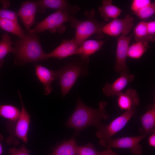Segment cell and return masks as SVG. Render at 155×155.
<instances>
[{
  "instance_id": "cell-21",
  "label": "cell",
  "mask_w": 155,
  "mask_h": 155,
  "mask_svg": "<svg viewBox=\"0 0 155 155\" xmlns=\"http://www.w3.org/2000/svg\"><path fill=\"white\" fill-rule=\"evenodd\" d=\"M77 146L75 141L72 138L59 145L52 155H75Z\"/></svg>"
},
{
  "instance_id": "cell-2",
  "label": "cell",
  "mask_w": 155,
  "mask_h": 155,
  "mask_svg": "<svg viewBox=\"0 0 155 155\" xmlns=\"http://www.w3.org/2000/svg\"><path fill=\"white\" fill-rule=\"evenodd\" d=\"M14 44L12 52L15 56L16 65L23 66L28 63L45 60V53L37 35L25 34Z\"/></svg>"
},
{
  "instance_id": "cell-24",
  "label": "cell",
  "mask_w": 155,
  "mask_h": 155,
  "mask_svg": "<svg viewBox=\"0 0 155 155\" xmlns=\"http://www.w3.org/2000/svg\"><path fill=\"white\" fill-rule=\"evenodd\" d=\"M13 44L7 32L2 36L0 41V69L3 65L5 57L9 53L12 52Z\"/></svg>"
},
{
  "instance_id": "cell-31",
  "label": "cell",
  "mask_w": 155,
  "mask_h": 155,
  "mask_svg": "<svg viewBox=\"0 0 155 155\" xmlns=\"http://www.w3.org/2000/svg\"><path fill=\"white\" fill-rule=\"evenodd\" d=\"M29 152L24 145L20 148L12 147L9 149L8 152L10 155H30Z\"/></svg>"
},
{
  "instance_id": "cell-19",
  "label": "cell",
  "mask_w": 155,
  "mask_h": 155,
  "mask_svg": "<svg viewBox=\"0 0 155 155\" xmlns=\"http://www.w3.org/2000/svg\"><path fill=\"white\" fill-rule=\"evenodd\" d=\"M112 0H103L98 11L106 22H109L111 19H115L120 14L122 10L112 4Z\"/></svg>"
},
{
  "instance_id": "cell-13",
  "label": "cell",
  "mask_w": 155,
  "mask_h": 155,
  "mask_svg": "<svg viewBox=\"0 0 155 155\" xmlns=\"http://www.w3.org/2000/svg\"><path fill=\"white\" fill-rule=\"evenodd\" d=\"M78 47L74 38L64 39L56 49L49 53H45V60L53 58L61 59L77 54Z\"/></svg>"
},
{
  "instance_id": "cell-25",
  "label": "cell",
  "mask_w": 155,
  "mask_h": 155,
  "mask_svg": "<svg viewBox=\"0 0 155 155\" xmlns=\"http://www.w3.org/2000/svg\"><path fill=\"white\" fill-rule=\"evenodd\" d=\"M134 35L136 42H149L146 22L145 20L140 22L135 27Z\"/></svg>"
},
{
  "instance_id": "cell-3",
  "label": "cell",
  "mask_w": 155,
  "mask_h": 155,
  "mask_svg": "<svg viewBox=\"0 0 155 155\" xmlns=\"http://www.w3.org/2000/svg\"><path fill=\"white\" fill-rule=\"evenodd\" d=\"M89 61L80 59L71 60L58 70L59 84L63 97L69 92L78 77L88 75Z\"/></svg>"
},
{
  "instance_id": "cell-23",
  "label": "cell",
  "mask_w": 155,
  "mask_h": 155,
  "mask_svg": "<svg viewBox=\"0 0 155 155\" xmlns=\"http://www.w3.org/2000/svg\"><path fill=\"white\" fill-rule=\"evenodd\" d=\"M21 111L16 107L9 104H0V116L15 122L18 119Z\"/></svg>"
},
{
  "instance_id": "cell-17",
  "label": "cell",
  "mask_w": 155,
  "mask_h": 155,
  "mask_svg": "<svg viewBox=\"0 0 155 155\" xmlns=\"http://www.w3.org/2000/svg\"><path fill=\"white\" fill-rule=\"evenodd\" d=\"M141 127L139 131L141 134L147 135L155 131V102L149 104L145 113L140 118Z\"/></svg>"
},
{
  "instance_id": "cell-26",
  "label": "cell",
  "mask_w": 155,
  "mask_h": 155,
  "mask_svg": "<svg viewBox=\"0 0 155 155\" xmlns=\"http://www.w3.org/2000/svg\"><path fill=\"white\" fill-rule=\"evenodd\" d=\"M155 13V3H151L133 13L142 20L148 19L153 16Z\"/></svg>"
},
{
  "instance_id": "cell-22",
  "label": "cell",
  "mask_w": 155,
  "mask_h": 155,
  "mask_svg": "<svg viewBox=\"0 0 155 155\" xmlns=\"http://www.w3.org/2000/svg\"><path fill=\"white\" fill-rule=\"evenodd\" d=\"M148 42L137 41L129 46L127 57L135 59H140L149 48Z\"/></svg>"
},
{
  "instance_id": "cell-9",
  "label": "cell",
  "mask_w": 155,
  "mask_h": 155,
  "mask_svg": "<svg viewBox=\"0 0 155 155\" xmlns=\"http://www.w3.org/2000/svg\"><path fill=\"white\" fill-rule=\"evenodd\" d=\"M134 19L128 14L121 19L116 18L105 24L102 28V33L117 37L122 34L127 36L132 28Z\"/></svg>"
},
{
  "instance_id": "cell-4",
  "label": "cell",
  "mask_w": 155,
  "mask_h": 155,
  "mask_svg": "<svg viewBox=\"0 0 155 155\" xmlns=\"http://www.w3.org/2000/svg\"><path fill=\"white\" fill-rule=\"evenodd\" d=\"M95 13L94 9H92L90 11H86L84 14L87 18L83 20H78L73 15L70 16L68 22L71 26L75 28L74 38L78 46L94 34H97L98 38L102 36L101 30L105 23L100 22L96 19Z\"/></svg>"
},
{
  "instance_id": "cell-12",
  "label": "cell",
  "mask_w": 155,
  "mask_h": 155,
  "mask_svg": "<svg viewBox=\"0 0 155 155\" xmlns=\"http://www.w3.org/2000/svg\"><path fill=\"white\" fill-rule=\"evenodd\" d=\"M120 75V76L112 83H107L103 87V92L106 96H117L135 78V75L130 73Z\"/></svg>"
},
{
  "instance_id": "cell-15",
  "label": "cell",
  "mask_w": 155,
  "mask_h": 155,
  "mask_svg": "<svg viewBox=\"0 0 155 155\" xmlns=\"http://www.w3.org/2000/svg\"><path fill=\"white\" fill-rule=\"evenodd\" d=\"M36 75L44 86L45 95L50 94L52 91L51 83L58 79V70H50L40 65H35Z\"/></svg>"
},
{
  "instance_id": "cell-29",
  "label": "cell",
  "mask_w": 155,
  "mask_h": 155,
  "mask_svg": "<svg viewBox=\"0 0 155 155\" xmlns=\"http://www.w3.org/2000/svg\"><path fill=\"white\" fill-rule=\"evenodd\" d=\"M151 3L150 0H133L132 2L131 9L133 12H135Z\"/></svg>"
},
{
  "instance_id": "cell-32",
  "label": "cell",
  "mask_w": 155,
  "mask_h": 155,
  "mask_svg": "<svg viewBox=\"0 0 155 155\" xmlns=\"http://www.w3.org/2000/svg\"><path fill=\"white\" fill-rule=\"evenodd\" d=\"M148 138V143L149 145L152 147H155V131L153 132Z\"/></svg>"
},
{
  "instance_id": "cell-7",
  "label": "cell",
  "mask_w": 155,
  "mask_h": 155,
  "mask_svg": "<svg viewBox=\"0 0 155 155\" xmlns=\"http://www.w3.org/2000/svg\"><path fill=\"white\" fill-rule=\"evenodd\" d=\"M71 14L68 11H57L36 24L33 29L28 32L27 34H36L47 30L51 33H63L66 29L64 24L68 21Z\"/></svg>"
},
{
  "instance_id": "cell-6",
  "label": "cell",
  "mask_w": 155,
  "mask_h": 155,
  "mask_svg": "<svg viewBox=\"0 0 155 155\" xmlns=\"http://www.w3.org/2000/svg\"><path fill=\"white\" fill-rule=\"evenodd\" d=\"M136 108L126 111L117 117L108 124L101 123L96 127L98 131L96 133L99 139V144L104 146L105 144L112 137L121 130L127 124L132 117L136 113Z\"/></svg>"
},
{
  "instance_id": "cell-20",
  "label": "cell",
  "mask_w": 155,
  "mask_h": 155,
  "mask_svg": "<svg viewBox=\"0 0 155 155\" xmlns=\"http://www.w3.org/2000/svg\"><path fill=\"white\" fill-rule=\"evenodd\" d=\"M0 28L16 35L20 38L23 37L25 35L18 22L13 20L0 18Z\"/></svg>"
},
{
  "instance_id": "cell-10",
  "label": "cell",
  "mask_w": 155,
  "mask_h": 155,
  "mask_svg": "<svg viewBox=\"0 0 155 155\" xmlns=\"http://www.w3.org/2000/svg\"><path fill=\"white\" fill-rule=\"evenodd\" d=\"M133 34L129 36L122 35L117 38L116 61L114 68L116 72L120 74L130 73L126 61L129 44Z\"/></svg>"
},
{
  "instance_id": "cell-16",
  "label": "cell",
  "mask_w": 155,
  "mask_h": 155,
  "mask_svg": "<svg viewBox=\"0 0 155 155\" xmlns=\"http://www.w3.org/2000/svg\"><path fill=\"white\" fill-rule=\"evenodd\" d=\"M117 104L119 108L125 111L136 108L140 104V99L136 90L129 88L121 92L118 95Z\"/></svg>"
},
{
  "instance_id": "cell-11",
  "label": "cell",
  "mask_w": 155,
  "mask_h": 155,
  "mask_svg": "<svg viewBox=\"0 0 155 155\" xmlns=\"http://www.w3.org/2000/svg\"><path fill=\"white\" fill-rule=\"evenodd\" d=\"M37 11L44 13L46 9L50 8L57 11H69L71 14H75L80 10V7L77 5H73L65 0H40L36 1Z\"/></svg>"
},
{
  "instance_id": "cell-33",
  "label": "cell",
  "mask_w": 155,
  "mask_h": 155,
  "mask_svg": "<svg viewBox=\"0 0 155 155\" xmlns=\"http://www.w3.org/2000/svg\"><path fill=\"white\" fill-rule=\"evenodd\" d=\"M101 155H118L116 153L113 152L111 148H106L103 151L102 154Z\"/></svg>"
},
{
  "instance_id": "cell-14",
  "label": "cell",
  "mask_w": 155,
  "mask_h": 155,
  "mask_svg": "<svg viewBox=\"0 0 155 155\" xmlns=\"http://www.w3.org/2000/svg\"><path fill=\"white\" fill-rule=\"evenodd\" d=\"M37 7L36 1L23 2L18 13L28 32L34 23Z\"/></svg>"
},
{
  "instance_id": "cell-5",
  "label": "cell",
  "mask_w": 155,
  "mask_h": 155,
  "mask_svg": "<svg viewBox=\"0 0 155 155\" xmlns=\"http://www.w3.org/2000/svg\"><path fill=\"white\" fill-rule=\"evenodd\" d=\"M18 94L21 104L20 117L16 121H9L6 125V129L9 135L6 141L9 145H18L19 139L26 144L28 142L27 134L30 122V117L26 108L19 91H18Z\"/></svg>"
},
{
  "instance_id": "cell-18",
  "label": "cell",
  "mask_w": 155,
  "mask_h": 155,
  "mask_svg": "<svg viewBox=\"0 0 155 155\" xmlns=\"http://www.w3.org/2000/svg\"><path fill=\"white\" fill-rule=\"evenodd\" d=\"M106 40H86L79 46L77 55L81 56L80 59L89 61V57L101 49Z\"/></svg>"
},
{
  "instance_id": "cell-8",
  "label": "cell",
  "mask_w": 155,
  "mask_h": 155,
  "mask_svg": "<svg viewBox=\"0 0 155 155\" xmlns=\"http://www.w3.org/2000/svg\"><path fill=\"white\" fill-rule=\"evenodd\" d=\"M148 135L142 134L140 135L126 137L108 140L104 147L106 148H112L129 149L131 152L134 155H140L143 151L142 146L139 144L142 140L146 138Z\"/></svg>"
},
{
  "instance_id": "cell-27",
  "label": "cell",
  "mask_w": 155,
  "mask_h": 155,
  "mask_svg": "<svg viewBox=\"0 0 155 155\" xmlns=\"http://www.w3.org/2000/svg\"><path fill=\"white\" fill-rule=\"evenodd\" d=\"M76 153L79 155H101L103 151H97L92 144L89 143L84 146H77Z\"/></svg>"
},
{
  "instance_id": "cell-35",
  "label": "cell",
  "mask_w": 155,
  "mask_h": 155,
  "mask_svg": "<svg viewBox=\"0 0 155 155\" xmlns=\"http://www.w3.org/2000/svg\"></svg>"
},
{
  "instance_id": "cell-1",
  "label": "cell",
  "mask_w": 155,
  "mask_h": 155,
  "mask_svg": "<svg viewBox=\"0 0 155 155\" xmlns=\"http://www.w3.org/2000/svg\"><path fill=\"white\" fill-rule=\"evenodd\" d=\"M107 103L101 101L97 108L89 107L78 97L75 108L66 122L67 126L74 129L77 133L91 126L96 127L102 120L108 119L109 116L106 110Z\"/></svg>"
},
{
  "instance_id": "cell-28",
  "label": "cell",
  "mask_w": 155,
  "mask_h": 155,
  "mask_svg": "<svg viewBox=\"0 0 155 155\" xmlns=\"http://www.w3.org/2000/svg\"><path fill=\"white\" fill-rule=\"evenodd\" d=\"M18 13L10 10L0 8V18L18 22Z\"/></svg>"
},
{
  "instance_id": "cell-34",
  "label": "cell",
  "mask_w": 155,
  "mask_h": 155,
  "mask_svg": "<svg viewBox=\"0 0 155 155\" xmlns=\"http://www.w3.org/2000/svg\"><path fill=\"white\" fill-rule=\"evenodd\" d=\"M3 138L2 135L0 133V155L2 154L3 150V148L1 143V142L3 140Z\"/></svg>"
},
{
  "instance_id": "cell-30",
  "label": "cell",
  "mask_w": 155,
  "mask_h": 155,
  "mask_svg": "<svg viewBox=\"0 0 155 155\" xmlns=\"http://www.w3.org/2000/svg\"><path fill=\"white\" fill-rule=\"evenodd\" d=\"M146 26L149 41L155 40V21L152 20L146 22Z\"/></svg>"
}]
</instances>
